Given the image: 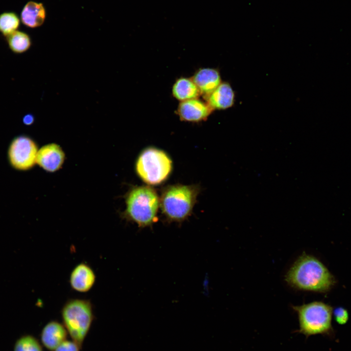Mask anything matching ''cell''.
I'll list each match as a JSON object with an SVG mask.
<instances>
[{
  "label": "cell",
  "mask_w": 351,
  "mask_h": 351,
  "mask_svg": "<svg viewBox=\"0 0 351 351\" xmlns=\"http://www.w3.org/2000/svg\"><path fill=\"white\" fill-rule=\"evenodd\" d=\"M285 280L294 289L318 292L329 291L335 283L327 268L317 258L305 253L291 267Z\"/></svg>",
  "instance_id": "cell-1"
},
{
  "label": "cell",
  "mask_w": 351,
  "mask_h": 351,
  "mask_svg": "<svg viewBox=\"0 0 351 351\" xmlns=\"http://www.w3.org/2000/svg\"><path fill=\"white\" fill-rule=\"evenodd\" d=\"M126 208L122 218L136 223L139 228L152 226L158 220L159 197L149 185L132 187L125 196Z\"/></svg>",
  "instance_id": "cell-2"
},
{
  "label": "cell",
  "mask_w": 351,
  "mask_h": 351,
  "mask_svg": "<svg viewBox=\"0 0 351 351\" xmlns=\"http://www.w3.org/2000/svg\"><path fill=\"white\" fill-rule=\"evenodd\" d=\"M200 192L198 185H170L164 187L159 196L160 208L166 219L180 223L190 216Z\"/></svg>",
  "instance_id": "cell-3"
},
{
  "label": "cell",
  "mask_w": 351,
  "mask_h": 351,
  "mask_svg": "<svg viewBox=\"0 0 351 351\" xmlns=\"http://www.w3.org/2000/svg\"><path fill=\"white\" fill-rule=\"evenodd\" d=\"M297 313L299 327L294 332L309 337L320 334L330 339L335 337L332 326L333 308L321 301H313L300 306H292Z\"/></svg>",
  "instance_id": "cell-4"
},
{
  "label": "cell",
  "mask_w": 351,
  "mask_h": 351,
  "mask_svg": "<svg viewBox=\"0 0 351 351\" xmlns=\"http://www.w3.org/2000/svg\"><path fill=\"white\" fill-rule=\"evenodd\" d=\"M61 315L63 325L80 349L94 320L93 306L90 300L72 298L62 306Z\"/></svg>",
  "instance_id": "cell-5"
},
{
  "label": "cell",
  "mask_w": 351,
  "mask_h": 351,
  "mask_svg": "<svg viewBox=\"0 0 351 351\" xmlns=\"http://www.w3.org/2000/svg\"><path fill=\"white\" fill-rule=\"evenodd\" d=\"M137 175L149 186H156L164 182L173 169L172 159L164 151L154 147L143 149L136 163Z\"/></svg>",
  "instance_id": "cell-6"
},
{
  "label": "cell",
  "mask_w": 351,
  "mask_h": 351,
  "mask_svg": "<svg viewBox=\"0 0 351 351\" xmlns=\"http://www.w3.org/2000/svg\"><path fill=\"white\" fill-rule=\"evenodd\" d=\"M38 152L37 145L33 139L27 136L20 135L12 139L8 147V161L15 170L27 171L36 163Z\"/></svg>",
  "instance_id": "cell-7"
},
{
  "label": "cell",
  "mask_w": 351,
  "mask_h": 351,
  "mask_svg": "<svg viewBox=\"0 0 351 351\" xmlns=\"http://www.w3.org/2000/svg\"><path fill=\"white\" fill-rule=\"evenodd\" d=\"M213 110L207 102L196 98L180 101L176 114L182 121L198 122L206 120Z\"/></svg>",
  "instance_id": "cell-8"
},
{
  "label": "cell",
  "mask_w": 351,
  "mask_h": 351,
  "mask_svg": "<svg viewBox=\"0 0 351 351\" xmlns=\"http://www.w3.org/2000/svg\"><path fill=\"white\" fill-rule=\"evenodd\" d=\"M65 159L61 148L55 143L45 145L38 150L36 163L46 171L54 172L59 170Z\"/></svg>",
  "instance_id": "cell-9"
},
{
  "label": "cell",
  "mask_w": 351,
  "mask_h": 351,
  "mask_svg": "<svg viewBox=\"0 0 351 351\" xmlns=\"http://www.w3.org/2000/svg\"><path fill=\"white\" fill-rule=\"evenodd\" d=\"M96 275L90 266L85 262L77 264L72 270L69 277V284L74 291L85 293L94 286Z\"/></svg>",
  "instance_id": "cell-10"
},
{
  "label": "cell",
  "mask_w": 351,
  "mask_h": 351,
  "mask_svg": "<svg viewBox=\"0 0 351 351\" xmlns=\"http://www.w3.org/2000/svg\"><path fill=\"white\" fill-rule=\"evenodd\" d=\"M192 79L204 97L210 95L221 83L220 73L217 69L202 68L196 71Z\"/></svg>",
  "instance_id": "cell-11"
},
{
  "label": "cell",
  "mask_w": 351,
  "mask_h": 351,
  "mask_svg": "<svg viewBox=\"0 0 351 351\" xmlns=\"http://www.w3.org/2000/svg\"><path fill=\"white\" fill-rule=\"evenodd\" d=\"M207 103L214 110H225L233 106L235 94L230 84L221 82L210 95L205 97Z\"/></svg>",
  "instance_id": "cell-12"
},
{
  "label": "cell",
  "mask_w": 351,
  "mask_h": 351,
  "mask_svg": "<svg viewBox=\"0 0 351 351\" xmlns=\"http://www.w3.org/2000/svg\"><path fill=\"white\" fill-rule=\"evenodd\" d=\"M67 332L63 325L57 321H51L42 329L41 341L47 349L53 351L66 340Z\"/></svg>",
  "instance_id": "cell-13"
},
{
  "label": "cell",
  "mask_w": 351,
  "mask_h": 351,
  "mask_svg": "<svg viewBox=\"0 0 351 351\" xmlns=\"http://www.w3.org/2000/svg\"><path fill=\"white\" fill-rule=\"evenodd\" d=\"M46 17V12L43 4L30 1L23 7L20 14L21 20L23 24L30 28L41 26Z\"/></svg>",
  "instance_id": "cell-14"
},
{
  "label": "cell",
  "mask_w": 351,
  "mask_h": 351,
  "mask_svg": "<svg viewBox=\"0 0 351 351\" xmlns=\"http://www.w3.org/2000/svg\"><path fill=\"white\" fill-rule=\"evenodd\" d=\"M172 91L173 97L180 101L196 98L201 95L192 78L185 77L176 80Z\"/></svg>",
  "instance_id": "cell-15"
},
{
  "label": "cell",
  "mask_w": 351,
  "mask_h": 351,
  "mask_svg": "<svg viewBox=\"0 0 351 351\" xmlns=\"http://www.w3.org/2000/svg\"><path fill=\"white\" fill-rule=\"evenodd\" d=\"M6 38L9 49L15 54H22L26 52L31 46L30 37L22 31L17 30Z\"/></svg>",
  "instance_id": "cell-16"
},
{
  "label": "cell",
  "mask_w": 351,
  "mask_h": 351,
  "mask_svg": "<svg viewBox=\"0 0 351 351\" xmlns=\"http://www.w3.org/2000/svg\"><path fill=\"white\" fill-rule=\"evenodd\" d=\"M20 20L14 12H4L0 15V33L7 37L17 30Z\"/></svg>",
  "instance_id": "cell-17"
},
{
  "label": "cell",
  "mask_w": 351,
  "mask_h": 351,
  "mask_svg": "<svg viewBox=\"0 0 351 351\" xmlns=\"http://www.w3.org/2000/svg\"><path fill=\"white\" fill-rule=\"evenodd\" d=\"M14 351H42V350L37 339L31 335H26L17 341Z\"/></svg>",
  "instance_id": "cell-18"
},
{
  "label": "cell",
  "mask_w": 351,
  "mask_h": 351,
  "mask_svg": "<svg viewBox=\"0 0 351 351\" xmlns=\"http://www.w3.org/2000/svg\"><path fill=\"white\" fill-rule=\"evenodd\" d=\"M332 315L337 323L340 325L346 324L349 319L348 311L342 307H338L335 310H333Z\"/></svg>",
  "instance_id": "cell-19"
},
{
  "label": "cell",
  "mask_w": 351,
  "mask_h": 351,
  "mask_svg": "<svg viewBox=\"0 0 351 351\" xmlns=\"http://www.w3.org/2000/svg\"><path fill=\"white\" fill-rule=\"evenodd\" d=\"M81 349L73 340H65L54 351H80Z\"/></svg>",
  "instance_id": "cell-20"
},
{
  "label": "cell",
  "mask_w": 351,
  "mask_h": 351,
  "mask_svg": "<svg viewBox=\"0 0 351 351\" xmlns=\"http://www.w3.org/2000/svg\"><path fill=\"white\" fill-rule=\"evenodd\" d=\"M34 117L32 114H28L23 117L22 121L24 124L30 125L34 122Z\"/></svg>",
  "instance_id": "cell-21"
}]
</instances>
